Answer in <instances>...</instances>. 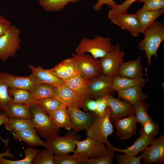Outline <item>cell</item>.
Returning <instances> with one entry per match:
<instances>
[{"label":"cell","instance_id":"1","mask_svg":"<svg viewBox=\"0 0 164 164\" xmlns=\"http://www.w3.org/2000/svg\"><path fill=\"white\" fill-rule=\"evenodd\" d=\"M144 39L138 44V50L145 52L149 65L152 57H157L159 47L164 40V25L160 21H155L144 32Z\"/></svg>","mask_w":164,"mask_h":164},{"label":"cell","instance_id":"2","mask_svg":"<svg viewBox=\"0 0 164 164\" xmlns=\"http://www.w3.org/2000/svg\"><path fill=\"white\" fill-rule=\"evenodd\" d=\"M114 46L110 38L96 36L93 39L83 38L76 47L75 53L78 55L89 53L95 59H97L104 57Z\"/></svg>","mask_w":164,"mask_h":164},{"label":"cell","instance_id":"3","mask_svg":"<svg viewBox=\"0 0 164 164\" xmlns=\"http://www.w3.org/2000/svg\"><path fill=\"white\" fill-rule=\"evenodd\" d=\"M111 112V108L108 106L102 115L94 114L92 123L86 130L87 137L94 138L107 145H112L108 139V137L113 132V126L110 120Z\"/></svg>","mask_w":164,"mask_h":164},{"label":"cell","instance_id":"4","mask_svg":"<svg viewBox=\"0 0 164 164\" xmlns=\"http://www.w3.org/2000/svg\"><path fill=\"white\" fill-rule=\"evenodd\" d=\"M81 137L74 132H68L63 137L55 133L46 138V148L56 156H62L73 152L77 147L76 142Z\"/></svg>","mask_w":164,"mask_h":164},{"label":"cell","instance_id":"5","mask_svg":"<svg viewBox=\"0 0 164 164\" xmlns=\"http://www.w3.org/2000/svg\"><path fill=\"white\" fill-rule=\"evenodd\" d=\"M71 54L75 60L80 74L86 80L88 81L102 73L100 60L88 54L78 55L72 52Z\"/></svg>","mask_w":164,"mask_h":164},{"label":"cell","instance_id":"6","mask_svg":"<svg viewBox=\"0 0 164 164\" xmlns=\"http://www.w3.org/2000/svg\"><path fill=\"white\" fill-rule=\"evenodd\" d=\"M20 30L12 26L9 30L0 37V53L1 60L4 62L13 57L20 47Z\"/></svg>","mask_w":164,"mask_h":164},{"label":"cell","instance_id":"7","mask_svg":"<svg viewBox=\"0 0 164 164\" xmlns=\"http://www.w3.org/2000/svg\"><path fill=\"white\" fill-rule=\"evenodd\" d=\"M30 109L32 114L31 119L33 127L39 136L47 138L55 133L58 134L59 129L54 127L48 114L36 104L31 105Z\"/></svg>","mask_w":164,"mask_h":164},{"label":"cell","instance_id":"8","mask_svg":"<svg viewBox=\"0 0 164 164\" xmlns=\"http://www.w3.org/2000/svg\"><path fill=\"white\" fill-rule=\"evenodd\" d=\"M76 143L77 148L73 152L74 154L87 158L107 156L111 152L104 143L90 137H87L84 140H77Z\"/></svg>","mask_w":164,"mask_h":164},{"label":"cell","instance_id":"9","mask_svg":"<svg viewBox=\"0 0 164 164\" xmlns=\"http://www.w3.org/2000/svg\"><path fill=\"white\" fill-rule=\"evenodd\" d=\"M125 54L117 44L107 54L100 59L102 73L114 77L118 75L121 64L123 62Z\"/></svg>","mask_w":164,"mask_h":164},{"label":"cell","instance_id":"10","mask_svg":"<svg viewBox=\"0 0 164 164\" xmlns=\"http://www.w3.org/2000/svg\"><path fill=\"white\" fill-rule=\"evenodd\" d=\"M114 77L102 73L88 81L90 97L97 98L111 94L115 91L112 86Z\"/></svg>","mask_w":164,"mask_h":164},{"label":"cell","instance_id":"11","mask_svg":"<svg viewBox=\"0 0 164 164\" xmlns=\"http://www.w3.org/2000/svg\"><path fill=\"white\" fill-rule=\"evenodd\" d=\"M70 119L72 129L77 133L87 129L92 123L94 118V113L82 111L76 105L67 107Z\"/></svg>","mask_w":164,"mask_h":164},{"label":"cell","instance_id":"12","mask_svg":"<svg viewBox=\"0 0 164 164\" xmlns=\"http://www.w3.org/2000/svg\"><path fill=\"white\" fill-rule=\"evenodd\" d=\"M0 82L7 85L9 88H15L32 91L39 83L32 74L27 76H20L0 72Z\"/></svg>","mask_w":164,"mask_h":164},{"label":"cell","instance_id":"13","mask_svg":"<svg viewBox=\"0 0 164 164\" xmlns=\"http://www.w3.org/2000/svg\"><path fill=\"white\" fill-rule=\"evenodd\" d=\"M150 146L147 147L141 155L144 164L161 163L164 162V135L154 138Z\"/></svg>","mask_w":164,"mask_h":164},{"label":"cell","instance_id":"14","mask_svg":"<svg viewBox=\"0 0 164 164\" xmlns=\"http://www.w3.org/2000/svg\"><path fill=\"white\" fill-rule=\"evenodd\" d=\"M108 19L112 23L123 30H127L134 37H138L141 33L136 13L129 14L127 12L114 15Z\"/></svg>","mask_w":164,"mask_h":164},{"label":"cell","instance_id":"15","mask_svg":"<svg viewBox=\"0 0 164 164\" xmlns=\"http://www.w3.org/2000/svg\"><path fill=\"white\" fill-rule=\"evenodd\" d=\"M106 97L108 106L111 110L110 119L113 122L125 116L135 114L133 105L114 97L111 94L107 95Z\"/></svg>","mask_w":164,"mask_h":164},{"label":"cell","instance_id":"16","mask_svg":"<svg viewBox=\"0 0 164 164\" xmlns=\"http://www.w3.org/2000/svg\"><path fill=\"white\" fill-rule=\"evenodd\" d=\"M54 98L59 101L67 107L76 105L80 108H84L85 100L78 94L64 84L58 85Z\"/></svg>","mask_w":164,"mask_h":164},{"label":"cell","instance_id":"17","mask_svg":"<svg viewBox=\"0 0 164 164\" xmlns=\"http://www.w3.org/2000/svg\"><path fill=\"white\" fill-rule=\"evenodd\" d=\"M48 70L53 75L64 81L80 74L75 60L73 57L63 60Z\"/></svg>","mask_w":164,"mask_h":164},{"label":"cell","instance_id":"18","mask_svg":"<svg viewBox=\"0 0 164 164\" xmlns=\"http://www.w3.org/2000/svg\"><path fill=\"white\" fill-rule=\"evenodd\" d=\"M137 123L134 115L115 121L116 135L121 140L131 138L136 133Z\"/></svg>","mask_w":164,"mask_h":164},{"label":"cell","instance_id":"19","mask_svg":"<svg viewBox=\"0 0 164 164\" xmlns=\"http://www.w3.org/2000/svg\"><path fill=\"white\" fill-rule=\"evenodd\" d=\"M155 138L140 135L132 145L124 149H120L113 146L112 145H107V148L111 151L118 152L124 153L125 154L136 156L138 153L142 152L151 144L152 140Z\"/></svg>","mask_w":164,"mask_h":164},{"label":"cell","instance_id":"20","mask_svg":"<svg viewBox=\"0 0 164 164\" xmlns=\"http://www.w3.org/2000/svg\"><path fill=\"white\" fill-rule=\"evenodd\" d=\"M141 60V57L139 56L135 60L123 62L120 65L118 75L129 78L143 77Z\"/></svg>","mask_w":164,"mask_h":164},{"label":"cell","instance_id":"21","mask_svg":"<svg viewBox=\"0 0 164 164\" xmlns=\"http://www.w3.org/2000/svg\"><path fill=\"white\" fill-rule=\"evenodd\" d=\"M144 85H138L119 91H117L118 96L124 101L133 105L139 101H144L148 98V94L144 93L142 91Z\"/></svg>","mask_w":164,"mask_h":164},{"label":"cell","instance_id":"22","mask_svg":"<svg viewBox=\"0 0 164 164\" xmlns=\"http://www.w3.org/2000/svg\"><path fill=\"white\" fill-rule=\"evenodd\" d=\"M49 116L52 124L57 129L63 128L68 131L72 129L71 123L67 108L63 104L49 114Z\"/></svg>","mask_w":164,"mask_h":164},{"label":"cell","instance_id":"23","mask_svg":"<svg viewBox=\"0 0 164 164\" xmlns=\"http://www.w3.org/2000/svg\"><path fill=\"white\" fill-rule=\"evenodd\" d=\"M64 81L65 85L78 94L85 101L90 98L88 81L85 80L80 74L64 80Z\"/></svg>","mask_w":164,"mask_h":164},{"label":"cell","instance_id":"24","mask_svg":"<svg viewBox=\"0 0 164 164\" xmlns=\"http://www.w3.org/2000/svg\"><path fill=\"white\" fill-rule=\"evenodd\" d=\"M12 133L14 135L13 139L23 141L29 147L40 146L47 147L46 142L42 140L39 137L33 127H30Z\"/></svg>","mask_w":164,"mask_h":164},{"label":"cell","instance_id":"25","mask_svg":"<svg viewBox=\"0 0 164 164\" xmlns=\"http://www.w3.org/2000/svg\"><path fill=\"white\" fill-rule=\"evenodd\" d=\"M136 13L139 21L140 33L144 34L156 19L164 13V9L151 11L141 8L138 9Z\"/></svg>","mask_w":164,"mask_h":164},{"label":"cell","instance_id":"26","mask_svg":"<svg viewBox=\"0 0 164 164\" xmlns=\"http://www.w3.org/2000/svg\"><path fill=\"white\" fill-rule=\"evenodd\" d=\"M28 67L39 83L48 84L55 86L64 84V80L53 75L48 69H45L40 66L36 67L29 65Z\"/></svg>","mask_w":164,"mask_h":164},{"label":"cell","instance_id":"27","mask_svg":"<svg viewBox=\"0 0 164 164\" xmlns=\"http://www.w3.org/2000/svg\"><path fill=\"white\" fill-rule=\"evenodd\" d=\"M30 106L10 102L6 105L4 113L9 117L31 119L32 114L30 109Z\"/></svg>","mask_w":164,"mask_h":164},{"label":"cell","instance_id":"28","mask_svg":"<svg viewBox=\"0 0 164 164\" xmlns=\"http://www.w3.org/2000/svg\"><path fill=\"white\" fill-rule=\"evenodd\" d=\"M8 92L13 98L10 101L13 103L27 104L30 105L35 104L37 100L31 92L28 91L18 88H9Z\"/></svg>","mask_w":164,"mask_h":164},{"label":"cell","instance_id":"29","mask_svg":"<svg viewBox=\"0 0 164 164\" xmlns=\"http://www.w3.org/2000/svg\"><path fill=\"white\" fill-rule=\"evenodd\" d=\"M146 80L143 77L139 78H129L119 75L114 77L112 86L114 91L125 90L139 85L145 84Z\"/></svg>","mask_w":164,"mask_h":164},{"label":"cell","instance_id":"30","mask_svg":"<svg viewBox=\"0 0 164 164\" xmlns=\"http://www.w3.org/2000/svg\"><path fill=\"white\" fill-rule=\"evenodd\" d=\"M56 90V87L53 85L39 83L31 93L36 100L49 97L54 98Z\"/></svg>","mask_w":164,"mask_h":164},{"label":"cell","instance_id":"31","mask_svg":"<svg viewBox=\"0 0 164 164\" xmlns=\"http://www.w3.org/2000/svg\"><path fill=\"white\" fill-rule=\"evenodd\" d=\"M6 129L14 133L30 127H33L31 119L9 117V121L5 124ZM34 128V127H33Z\"/></svg>","mask_w":164,"mask_h":164},{"label":"cell","instance_id":"32","mask_svg":"<svg viewBox=\"0 0 164 164\" xmlns=\"http://www.w3.org/2000/svg\"><path fill=\"white\" fill-rule=\"evenodd\" d=\"M80 0H39V3L48 12H58L63 9L69 3H77Z\"/></svg>","mask_w":164,"mask_h":164},{"label":"cell","instance_id":"33","mask_svg":"<svg viewBox=\"0 0 164 164\" xmlns=\"http://www.w3.org/2000/svg\"><path fill=\"white\" fill-rule=\"evenodd\" d=\"M35 104L42 110L49 114L63 104L56 99L53 97H49L37 100Z\"/></svg>","mask_w":164,"mask_h":164},{"label":"cell","instance_id":"34","mask_svg":"<svg viewBox=\"0 0 164 164\" xmlns=\"http://www.w3.org/2000/svg\"><path fill=\"white\" fill-rule=\"evenodd\" d=\"M40 151L32 147H29L25 150V157L23 159L13 161L2 157L0 158V164H31L33 158Z\"/></svg>","mask_w":164,"mask_h":164},{"label":"cell","instance_id":"35","mask_svg":"<svg viewBox=\"0 0 164 164\" xmlns=\"http://www.w3.org/2000/svg\"><path fill=\"white\" fill-rule=\"evenodd\" d=\"M135 109V115L137 123L142 125L145 122L152 119L148 115L147 110L149 107L148 104L144 101L138 102L133 105Z\"/></svg>","mask_w":164,"mask_h":164},{"label":"cell","instance_id":"36","mask_svg":"<svg viewBox=\"0 0 164 164\" xmlns=\"http://www.w3.org/2000/svg\"><path fill=\"white\" fill-rule=\"evenodd\" d=\"M88 158L73 154L72 155H67L62 156H54L55 164H87Z\"/></svg>","mask_w":164,"mask_h":164},{"label":"cell","instance_id":"37","mask_svg":"<svg viewBox=\"0 0 164 164\" xmlns=\"http://www.w3.org/2000/svg\"><path fill=\"white\" fill-rule=\"evenodd\" d=\"M47 149L40 151L33 158V164H54V156Z\"/></svg>","mask_w":164,"mask_h":164},{"label":"cell","instance_id":"38","mask_svg":"<svg viewBox=\"0 0 164 164\" xmlns=\"http://www.w3.org/2000/svg\"><path fill=\"white\" fill-rule=\"evenodd\" d=\"M142 128L139 132L140 135L155 138L158 134L159 125L152 119L144 123L142 125Z\"/></svg>","mask_w":164,"mask_h":164},{"label":"cell","instance_id":"39","mask_svg":"<svg viewBox=\"0 0 164 164\" xmlns=\"http://www.w3.org/2000/svg\"><path fill=\"white\" fill-rule=\"evenodd\" d=\"M140 0H126L121 4L112 7L108 11V18L114 15L127 13L128 10L132 4L135 2H139Z\"/></svg>","mask_w":164,"mask_h":164},{"label":"cell","instance_id":"40","mask_svg":"<svg viewBox=\"0 0 164 164\" xmlns=\"http://www.w3.org/2000/svg\"><path fill=\"white\" fill-rule=\"evenodd\" d=\"M7 85L0 82V112H4L6 105L12 99L9 93Z\"/></svg>","mask_w":164,"mask_h":164},{"label":"cell","instance_id":"41","mask_svg":"<svg viewBox=\"0 0 164 164\" xmlns=\"http://www.w3.org/2000/svg\"><path fill=\"white\" fill-rule=\"evenodd\" d=\"M118 164H141L142 156H131L124 154L115 155Z\"/></svg>","mask_w":164,"mask_h":164},{"label":"cell","instance_id":"42","mask_svg":"<svg viewBox=\"0 0 164 164\" xmlns=\"http://www.w3.org/2000/svg\"><path fill=\"white\" fill-rule=\"evenodd\" d=\"M115 154L111 151L110 154L107 156L102 157H90L87 160V164H112L113 158Z\"/></svg>","mask_w":164,"mask_h":164},{"label":"cell","instance_id":"43","mask_svg":"<svg viewBox=\"0 0 164 164\" xmlns=\"http://www.w3.org/2000/svg\"><path fill=\"white\" fill-rule=\"evenodd\" d=\"M142 8L149 11H155L164 9V0H145Z\"/></svg>","mask_w":164,"mask_h":164},{"label":"cell","instance_id":"44","mask_svg":"<svg viewBox=\"0 0 164 164\" xmlns=\"http://www.w3.org/2000/svg\"><path fill=\"white\" fill-rule=\"evenodd\" d=\"M96 106L94 114L97 116H101L104 113L108 106L107 101L106 95L103 97H97L96 100Z\"/></svg>","mask_w":164,"mask_h":164},{"label":"cell","instance_id":"45","mask_svg":"<svg viewBox=\"0 0 164 164\" xmlns=\"http://www.w3.org/2000/svg\"><path fill=\"white\" fill-rule=\"evenodd\" d=\"M11 22L0 15V37L5 34L12 26Z\"/></svg>","mask_w":164,"mask_h":164},{"label":"cell","instance_id":"46","mask_svg":"<svg viewBox=\"0 0 164 164\" xmlns=\"http://www.w3.org/2000/svg\"><path fill=\"white\" fill-rule=\"evenodd\" d=\"M117 4L113 0H98L94 5L93 8L96 11H98L101 9V7L104 5H107L111 8Z\"/></svg>","mask_w":164,"mask_h":164},{"label":"cell","instance_id":"47","mask_svg":"<svg viewBox=\"0 0 164 164\" xmlns=\"http://www.w3.org/2000/svg\"><path fill=\"white\" fill-rule=\"evenodd\" d=\"M96 100H94L89 98L85 101L84 108L90 111L94 112L96 110Z\"/></svg>","mask_w":164,"mask_h":164},{"label":"cell","instance_id":"48","mask_svg":"<svg viewBox=\"0 0 164 164\" xmlns=\"http://www.w3.org/2000/svg\"><path fill=\"white\" fill-rule=\"evenodd\" d=\"M9 117L5 114L4 112H1L0 114V126L3 124L6 123L9 120ZM0 138L2 140L5 145L6 146H7L8 144V141L2 139L0 137Z\"/></svg>","mask_w":164,"mask_h":164},{"label":"cell","instance_id":"49","mask_svg":"<svg viewBox=\"0 0 164 164\" xmlns=\"http://www.w3.org/2000/svg\"><path fill=\"white\" fill-rule=\"evenodd\" d=\"M9 150L8 149L5 152L2 153H0V158L4 156H7L13 158L14 157V156L12 154L10 153Z\"/></svg>","mask_w":164,"mask_h":164},{"label":"cell","instance_id":"50","mask_svg":"<svg viewBox=\"0 0 164 164\" xmlns=\"http://www.w3.org/2000/svg\"><path fill=\"white\" fill-rule=\"evenodd\" d=\"M145 0H141L138 2L140 3H143V2H144Z\"/></svg>","mask_w":164,"mask_h":164},{"label":"cell","instance_id":"51","mask_svg":"<svg viewBox=\"0 0 164 164\" xmlns=\"http://www.w3.org/2000/svg\"><path fill=\"white\" fill-rule=\"evenodd\" d=\"M1 55L0 53V60L1 59Z\"/></svg>","mask_w":164,"mask_h":164}]
</instances>
